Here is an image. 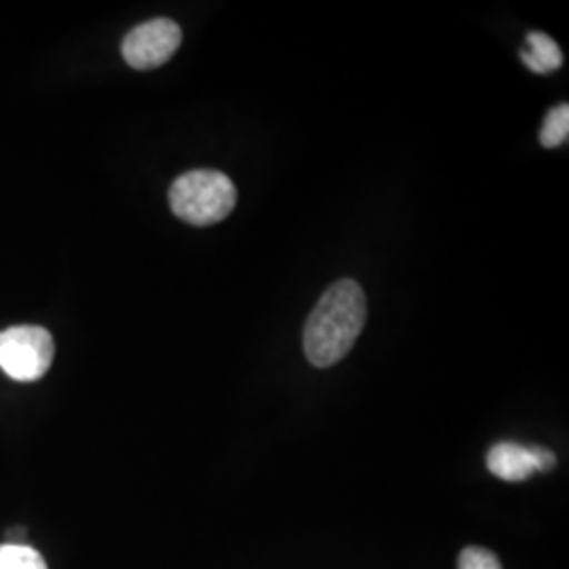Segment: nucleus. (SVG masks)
Here are the masks:
<instances>
[{
  "label": "nucleus",
  "mask_w": 569,
  "mask_h": 569,
  "mask_svg": "<svg viewBox=\"0 0 569 569\" xmlns=\"http://www.w3.org/2000/svg\"><path fill=\"white\" fill-rule=\"evenodd\" d=\"M367 321L363 287L342 279L321 296L305 327V355L319 369L336 366L352 350Z\"/></svg>",
  "instance_id": "1"
},
{
  "label": "nucleus",
  "mask_w": 569,
  "mask_h": 569,
  "mask_svg": "<svg viewBox=\"0 0 569 569\" xmlns=\"http://www.w3.org/2000/svg\"><path fill=\"white\" fill-rule=\"evenodd\" d=\"M169 204L186 224H218L237 204V186L226 173L213 169L188 171L169 188Z\"/></svg>",
  "instance_id": "2"
},
{
  "label": "nucleus",
  "mask_w": 569,
  "mask_h": 569,
  "mask_svg": "<svg viewBox=\"0 0 569 569\" xmlns=\"http://www.w3.org/2000/svg\"><path fill=\"white\" fill-rule=\"evenodd\" d=\"M56 357V345L44 327H9L0 331V369L18 382L41 380Z\"/></svg>",
  "instance_id": "3"
},
{
  "label": "nucleus",
  "mask_w": 569,
  "mask_h": 569,
  "mask_svg": "<svg viewBox=\"0 0 569 569\" xmlns=\"http://www.w3.org/2000/svg\"><path fill=\"white\" fill-rule=\"evenodd\" d=\"M182 42V30L176 21H146L136 26L122 41V58L136 70L159 68L176 56Z\"/></svg>",
  "instance_id": "4"
},
{
  "label": "nucleus",
  "mask_w": 569,
  "mask_h": 569,
  "mask_svg": "<svg viewBox=\"0 0 569 569\" xmlns=\"http://www.w3.org/2000/svg\"><path fill=\"white\" fill-rule=\"evenodd\" d=\"M557 465V458L550 449L526 448L519 443H498L489 449V472L502 481L519 483L528 481L536 472H547Z\"/></svg>",
  "instance_id": "5"
},
{
  "label": "nucleus",
  "mask_w": 569,
  "mask_h": 569,
  "mask_svg": "<svg viewBox=\"0 0 569 569\" xmlns=\"http://www.w3.org/2000/svg\"><path fill=\"white\" fill-rule=\"evenodd\" d=\"M521 60L536 74H550L563 66L559 44L545 32H529L528 49L521 51Z\"/></svg>",
  "instance_id": "6"
},
{
  "label": "nucleus",
  "mask_w": 569,
  "mask_h": 569,
  "mask_svg": "<svg viewBox=\"0 0 569 569\" xmlns=\"http://www.w3.org/2000/svg\"><path fill=\"white\" fill-rule=\"evenodd\" d=\"M569 138V106L559 103L550 110L540 129V143L545 148H557L568 142Z\"/></svg>",
  "instance_id": "7"
},
{
  "label": "nucleus",
  "mask_w": 569,
  "mask_h": 569,
  "mask_svg": "<svg viewBox=\"0 0 569 569\" xmlns=\"http://www.w3.org/2000/svg\"><path fill=\"white\" fill-rule=\"evenodd\" d=\"M0 569H47L41 555L23 545L0 547Z\"/></svg>",
  "instance_id": "8"
},
{
  "label": "nucleus",
  "mask_w": 569,
  "mask_h": 569,
  "mask_svg": "<svg viewBox=\"0 0 569 569\" xmlns=\"http://www.w3.org/2000/svg\"><path fill=\"white\" fill-rule=\"evenodd\" d=\"M458 569H502V566L491 550L468 547L458 559Z\"/></svg>",
  "instance_id": "9"
}]
</instances>
